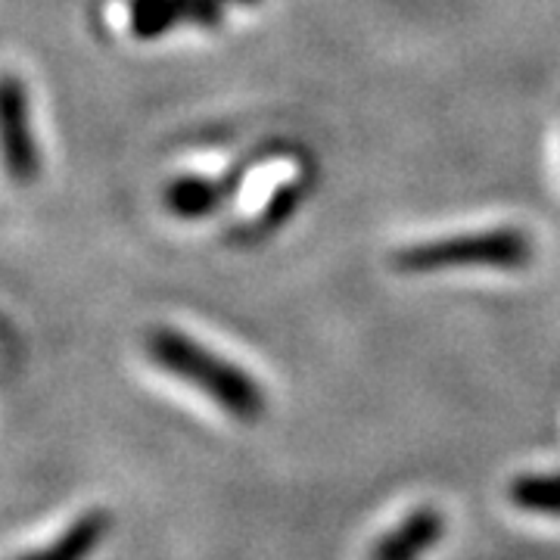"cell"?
<instances>
[{"mask_svg":"<svg viewBox=\"0 0 560 560\" xmlns=\"http://www.w3.org/2000/svg\"><path fill=\"white\" fill-rule=\"evenodd\" d=\"M219 3H241V7H253V3H259V0H219Z\"/></svg>","mask_w":560,"mask_h":560,"instance_id":"11","label":"cell"},{"mask_svg":"<svg viewBox=\"0 0 560 560\" xmlns=\"http://www.w3.org/2000/svg\"><path fill=\"white\" fill-rule=\"evenodd\" d=\"M0 160L16 184L38 178L40 153L28 125V97L16 75L0 79Z\"/></svg>","mask_w":560,"mask_h":560,"instance_id":"3","label":"cell"},{"mask_svg":"<svg viewBox=\"0 0 560 560\" xmlns=\"http://www.w3.org/2000/svg\"><path fill=\"white\" fill-rule=\"evenodd\" d=\"M508 499L529 514L560 517V470H555V474H523L508 486Z\"/></svg>","mask_w":560,"mask_h":560,"instance_id":"7","label":"cell"},{"mask_svg":"<svg viewBox=\"0 0 560 560\" xmlns=\"http://www.w3.org/2000/svg\"><path fill=\"white\" fill-rule=\"evenodd\" d=\"M113 514L109 511H88L62 529L54 541H47L44 548H35L28 555L16 560H91L97 555L103 539L113 533Z\"/></svg>","mask_w":560,"mask_h":560,"instance_id":"5","label":"cell"},{"mask_svg":"<svg viewBox=\"0 0 560 560\" xmlns=\"http://www.w3.org/2000/svg\"><path fill=\"white\" fill-rule=\"evenodd\" d=\"M533 261V241L521 228L470 231L440 241H423L396 253V268L408 275H433L448 268H504L514 271Z\"/></svg>","mask_w":560,"mask_h":560,"instance_id":"2","label":"cell"},{"mask_svg":"<svg viewBox=\"0 0 560 560\" xmlns=\"http://www.w3.org/2000/svg\"><path fill=\"white\" fill-rule=\"evenodd\" d=\"M178 20L194 22L202 28H215L224 16V3L219 0H175Z\"/></svg>","mask_w":560,"mask_h":560,"instance_id":"10","label":"cell"},{"mask_svg":"<svg viewBox=\"0 0 560 560\" xmlns=\"http://www.w3.org/2000/svg\"><path fill=\"white\" fill-rule=\"evenodd\" d=\"M178 20L175 0H128V25L138 38H160Z\"/></svg>","mask_w":560,"mask_h":560,"instance_id":"8","label":"cell"},{"mask_svg":"<svg viewBox=\"0 0 560 560\" xmlns=\"http://www.w3.org/2000/svg\"><path fill=\"white\" fill-rule=\"evenodd\" d=\"M302 200V184L296 180H290V184H280L278 190H275V197L268 200V206L261 209L259 215V231H271V228H278L283 221L290 219L293 212H296V206Z\"/></svg>","mask_w":560,"mask_h":560,"instance_id":"9","label":"cell"},{"mask_svg":"<svg viewBox=\"0 0 560 560\" xmlns=\"http://www.w3.org/2000/svg\"><path fill=\"white\" fill-rule=\"evenodd\" d=\"M224 197L228 194H224L221 180L178 178L165 190V206L180 219H202V215L215 212Z\"/></svg>","mask_w":560,"mask_h":560,"instance_id":"6","label":"cell"},{"mask_svg":"<svg viewBox=\"0 0 560 560\" xmlns=\"http://www.w3.org/2000/svg\"><path fill=\"white\" fill-rule=\"evenodd\" d=\"M445 536V517L436 508H418L408 517H401L396 529L374 541L368 560H420L433 551Z\"/></svg>","mask_w":560,"mask_h":560,"instance_id":"4","label":"cell"},{"mask_svg":"<svg viewBox=\"0 0 560 560\" xmlns=\"http://www.w3.org/2000/svg\"><path fill=\"white\" fill-rule=\"evenodd\" d=\"M147 349L160 368L175 374L178 381L197 386L231 418L259 420L268 411L265 389L243 368L209 352L206 346L184 337L178 330H153Z\"/></svg>","mask_w":560,"mask_h":560,"instance_id":"1","label":"cell"}]
</instances>
